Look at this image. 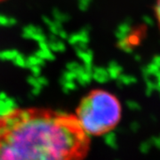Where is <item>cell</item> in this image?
<instances>
[{
    "instance_id": "6da1fadb",
    "label": "cell",
    "mask_w": 160,
    "mask_h": 160,
    "mask_svg": "<svg viewBox=\"0 0 160 160\" xmlns=\"http://www.w3.org/2000/svg\"><path fill=\"white\" fill-rule=\"evenodd\" d=\"M90 148L74 114L15 108L0 115V160H85Z\"/></svg>"
},
{
    "instance_id": "7a4b0ae2",
    "label": "cell",
    "mask_w": 160,
    "mask_h": 160,
    "mask_svg": "<svg viewBox=\"0 0 160 160\" xmlns=\"http://www.w3.org/2000/svg\"><path fill=\"white\" fill-rule=\"evenodd\" d=\"M74 115L89 137H99L118 126L122 118V105L112 92L94 89L82 98Z\"/></svg>"
},
{
    "instance_id": "3957f363",
    "label": "cell",
    "mask_w": 160,
    "mask_h": 160,
    "mask_svg": "<svg viewBox=\"0 0 160 160\" xmlns=\"http://www.w3.org/2000/svg\"><path fill=\"white\" fill-rule=\"evenodd\" d=\"M49 49L52 52H62L66 50V46L63 43L62 41L59 40L56 38V36L51 35V37L49 38V41H47Z\"/></svg>"
},
{
    "instance_id": "277c9868",
    "label": "cell",
    "mask_w": 160,
    "mask_h": 160,
    "mask_svg": "<svg viewBox=\"0 0 160 160\" xmlns=\"http://www.w3.org/2000/svg\"><path fill=\"white\" fill-rule=\"evenodd\" d=\"M76 49V52H77V55L78 57H79L84 63L85 65L87 64H92V52L90 50L89 48H79V47H75Z\"/></svg>"
},
{
    "instance_id": "5b68a950",
    "label": "cell",
    "mask_w": 160,
    "mask_h": 160,
    "mask_svg": "<svg viewBox=\"0 0 160 160\" xmlns=\"http://www.w3.org/2000/svg\"><path fill=\"white\" fill-rule=\"evenodd\" d=\"M38 32H42V29H41L40 27H38L36 25H32V24H29V25L23 28L22 36L23 38H25L30 39L33 35L36 34V33H38Z\"/></svg>"
},
{
    "instance_id": "8992f818",
    "label": "cell",
    "mask_w": 160,
    "mask_h": 160,
    "mask_svg": "<svg viewBox=\"0 0 160 160\" xmlns=\"http://www.w3.org/2000/svg\"><path fill=\"white\" fill-rule=\"evenodd\" d=\"M52 16H53V20L56 21L60 23H64L66 22H68L69 20V15L66 12H62V11H60L57 8H53L52 10Z\"/></svg>"
},
{
    "instance_id": "52a82bcc",
    "label": "cell",
    "mask_w": 160,
    "mask_h": 160,
    "mask_svg": "<svg viewBox=\"0 0 160 160\" xmlns=\"http://www.w3.org/2000/svg\"><path fill=\"white\" fill-rule=\"evenodd\" d=\"M45 62V61L43 59H41L38 56H37L36 54L30 55L28 58H26V66L27 68H31L32 66H42Z\"/></svg>"
},
{
    "instance_id": "ba28073f",
    "label": "cell",
    "mask_w": 160,
    "mask_h": 160,
    "mask_svg": "<svg viewBox=\"0 0 160 160\" xmlns=\"http://www.w3.org/2000/svg\"><path fill=\"white\" fill-rule=\"evenodd\" d=\"M19 53L17 50H4L0 51V60L1 61H12Z\"/></svg>"
},
{
    "instance_id": "9c48e42d",
    "label": "cell",
    "mask_w": 160,
    "mask_h": 160,
    "mask_svg": "<svg viewBox=\"0 0 160 160\" xmlns=\"http://www.w3.org/2000/svg\"><path fill=\"white\" fill-rule=\"evenodd\" d=\"M17 23L16 19L13 17H8L6 15L0 14V27H12Z\"/></svg>"
},
{
    "instance_id": "30bf717a",
    "label": "cell",
    "mask_w": 160,
    "mask_h": 160,
    "mask_svg": "<svg viewBox=\"0 0 160 160\" xmlns=\"http://www.w3.org/2000/svg\"><path fill=\"white\" fill-rule=\"evenodd\" d=\"M154 17L158 29L160 32V0H157L154 5Z\"/></svg>"
},
{
    "instance_id": "8fae6325",
    "label": "cell",
    "mask_w": 160,
    "mask_h": 160,
    "mask_svg": "<svg viewBox=\"0 0 160 160\" xmlns=\"http://www.w3.org/2000/svg\"><path fill=\"white\" fill-rule=\"evenodd\" d=\"M13 62H14V64L15 65H17V66H19V67H22V68H23V67H25L26 66V57L23 55V54H22V53H18L17 55H16V57L14 58L13 60Z\"/></svg>"
},
{
    "instance_id": "7c38bea8",
    "label": "cell",
    "mask_w": 160,
    "mask_h": 160,
    "mask_svg": "<svg viewBox=\"0 0 160 160\" xmlns=\"http://www.w3.org/2000/svg\"><path fill=\"white\" fill-rule=\"evenodd\" d=\"M30 39H33L36 42L40 43V42H43V41H46V37L42 31V32H38V33H36V34L33 35Z\"/></svg>"
},
{
    "instance_id": "4fadbf2b",
    "label": "cell",
    "mask_w": 160,
    "mask_h": 160,
    "mask_svg": "<svg viewBox=\"0 0 160 160\" xmlns=\"http://www.w3.org/2000/svg\"><path fill=\"white\" fill-rule=\"evenodd\" d=\"M92 0H78V7L81 11H86L91 4Z\"/></svg>"
},
{
    "instance_id": "5bb4252c",
    "label": "cell",
    "mask_w": 160,
    "mask_h": 160,
    "mask_svg": "<svg viewBox=\"0 0 160 160\" xmlns=\"http://www.w3.org/2000/svg\"><path fill=\"white\" fill-rule=\"evenodd\" d=\"M67 67H68V69H69L71 72H76V71H78V70H80V69H82L79 64L75 62H69V64L67 65Z\"/></svg>"
},
{
    "instance_id": "9a60e30c",
    "label": "cell",
    "mask_w": 160,
    "mask_h": 160,
    "mask_svg": "<svg viewBox=\"0 0 160 160\" xmlns=\"http://www.w3.org/2000/svg\"><path fill=\"white\" fill-rule=\"evenodd\" d=\"M57 37H60L62 39H68L69 35H68V33H67V32L62 29L60 30V32H59V34H58Z\"/></svg>"
},
{
    "instance_id": "2e32d148",
    "label": "cell",
    "mask_w": 160,
    "mask_h": 160,
    "mask_svg": "<svg viewBox=\"0 0 160 160\" xmlns=\"http://www.w3.org/2000/svg\"><path fill=\"white\" fill-rule=\"evenodd\" d=\"M30 69L34 74H39L40 73V66H32Z\"/></svg>"
}]
</instances>
